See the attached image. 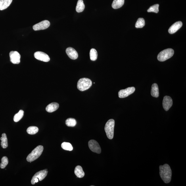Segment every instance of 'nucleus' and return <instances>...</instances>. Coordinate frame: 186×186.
<instances>
[{
  "label": "nucleus",
  "mask_w": 186,
  "mask_h": 186,
  "mask_svg": "<svg viewBox=\"0 0 186 186\" xmlns=\"http://www.w3.org/2000/svg\"><path fill=\"white\" fill-rule=\"evenodd\" d=\"M159 169L160 175L162 180L165 183H170L172 177V171L170 166L168 164L160 166Z\"/></svg>",
  "instance_id": "obj_1"
},
{
  "label": "nucleus",
  "mask_w": 186,
  "mask_h": 186,
  "mask_svg": "<svg viewBox=\"0 0 186 186\" xmlns=\"http://www.w3.org/2000/svg\"><path fill=\"white\" fill-rule=\"evenodd\" d=\"M43 150V146H37L27 157V161L31 162L37 159L42 153Z\"/></svg>",
  "instance_id": "obj_2"
},
{
  "label": "nucleus",
  "mask_w": 186,
  "mask_h": 186,
  "mask_svg": "<svg viewBox=\"0 0 186 186\" xmlns=\"http://www.w3.org/2000/svg\"><path fill=\"white\" fill-rule=\"evenodd\" d=\"M92 85V82L88 78H82L79 80L77 83V88L79 90L83 91L89 89Z\"/></svg>",
  "instance_id": "obj_3"
},
{
  "label": "nucleus",
  "mask_w": 186,
  "mask_h": 186,
  "mask_svg": "<svg viewBox=\"0 0 186 186\" xmlns=\"http://www.w3.org/2000/svg\"><path fill=\"white\" fill-rule=\"evenodd\" d=\"M174 54V50L172 49L168 48L165 49L160 52L158 54V59L160 62H164L172 57Z\"/></svg>",
  "instance_id": "obj_4"
},
{
  "label": "nucleus",
  "mask_w": 186,
  "mask_h": 186,
  "mask_svg": "<svg viewBox=\"0 0 186 186\" xmlns=\"http://www.w3.org/2000/svg\"><path fill=\"white\" fill-rule=\"evenodd\" d=\"M114 120L111 119L108 121L105 125L104 130L107 137L110 139H112L114 138Z\"/></svg>",
  "instance_id": "obj_5"
},
{
  "label": "nucleus",
  "mask_w": 186,
  "mask_h": 186,
  "mask_svg": "<svg viewBox=\"0 0 186 186\" xmlns=\"http://www.w3.org/2000/svg\"><path fill=\"white\" fill-rule=\"evenodd\" d=\"M135 91L134 87H128L125 89L121 90L118 93L119 97L121 98H126L132 94Z\"/></svg>",
  "instance_id": "obj_6"
},
{
  "label": "nucleus",
  "mask_w": 186,
  "mask_h": 186,
  "mask_svg": "<svg viewBox=\"0 0 186 186\" xmlns=\"http://www.w3.org/2000/svg\"><path fill=\"white\" fill-rule=\"evenodd\" d=\"M88 145L90 149L91 150V151L98 154L101 153V148L97 141L95 140H91L89 142Z\"/></svg>",
  "instance_id": "obj_7"
},
{
  "label": "nucleus",
  "mask_w": 186,
  "mask_h": 186,
  "mask_svg": "<svg viewBox=\"0 0 186 186\" xmlns=\"http://www.w3.org/2000/svg\"><path fill=\"white\" fill-rule=\"evenodd\" d=\"M50 22L47 20H45L34 25L33 26V30L35 31L44 30L48 28Z\"/></svg>",
  "instance_id": "obj_8"
},
{
  "label": "nucleus",
  "mask_w": 186,
  "mask_h": 186,
  "mask_svg": "<svg viewBox=\"0 0 186 186\" xmlns=\"http://www.w3.org/2000/svg\"><path fill=\"white\" fill-rule=\"evenodd\" d=\"M10 61L12 64H18L20 62L21 56L19 53L16 51H11L9 53Z\"/></svg>",
  "instance_id": "obj_9"
},
{
  "label": "nucleus",
  "mask_w": 186,
  "mask_h": 186,
  "mask_svg": "<svg viewBox=\"0 0 186 186\" xmlns=\"http://www.w3.org/2000/svg\"><path fill=\"white\" fill-rule=\"evenodd\" d=\"M34 55L35 59L41 61L48 62L50 60L49 56L43 52H36L35 53Z\"/></svg>",
  "instance_id": "obj_10"
},
{
  "label": "nucleus",
  "mask_w": 186,
  "mask_h": 186,
  "mask_svg": "<svg viewBox=\"0 0 186 186\" xmlns=\"http://www.w3.org/2000/svg\"><path fill=\"white\" fill-rule=\"evenodd\" d=\"M162 104L164 109L166 111L169 110L173 104L172 98L168 96H165L163 100Z\"/></svg>",
  "instance_id": "obj_11"
},
{
  "label": "nucleus",
  "mask_w": 186,
  "mask_h": 186,
  "mask_svg": "<svg viewBox=\"0 0 186 186\" xmlns=\"http://www.w3.org/2000/svg\"><path fill=\"white\" fill-rule=\"evenodd\" d=\"M66 53L68 57L72 59H76L78 57V53L72 48H68L66 50Z\"/></svg>",
  "instance_id": "obj_12"
},
{
  "label": "nucleus",
  "mask_w": 186,
  "mask_h": 186,
  "mask_svg": "<svg viewBox=\"0 0 186 186\" xmlns=\"http://www.w3.org/2000/svg\"><path fill=\"white\" fill-rule=\"evenodd\" d=\"M182 26V23L181 21L177 22L173 24L169 29L168 32L170 34H173L180 29Z\"/></svg>",
  "instance_id": "obj_13"
},
{
  "label": "nucleus",
  "mask_w": 186,
  "mask_h": 186,
  "mask_svg": "<svg viewBox=\"0 0 186 186\" xmlns=\"http://www.w3.org/2000/svg\"><path fill=\"white\" fill-rule=\"evenodd\" d=\"M48 172V171L47 169L39 171L38 172L35 173L31 179H33L35 178H37L39 179L40 181H42L47 176Z\"/></svg>",
  "instance_id": "obj_14"
},
{
  "label": "nucleus",
  "mask_w": 186,
  "mask_h": 186,
  "mask_svg": "<svg viewBox=\"0 0 186 186\" xmlns=\"http://www.w3.org/2000/svg\"><path fill=\"white\" fill-rule=\"evenodd\" d=\"M59 107V104L56 102H53L47 106L46 108V110L49 113L53 112L57 110Z\"/></svg>",
  "instance_id": "obj_15"
},
{
  "label": "nucleus",
  "mask_w": 186,
  "mask_h": 186,
  "mask_svg": "<svg viewBox=\"0 0 186 186\" xmlns=\"http://www.w3.org/2000/svg\"><path fill=\"white\" fill-rule=\"evenodd\" d=\"M12 0H0V10H5L10 5Z\"/></svg>",
  "instance_id": "obj_16"
},
{
  "label": "nucleus",
  "mask_w": 186,
  "mask_h": 186,
  "mask_svg": "<svg viewBox=\"0 0 186 186\" xmlns=\"http://www.w3.org/2000/svg\"><path fill=\"white\" fill-rule=\"evenodd\" d=\"M75 173L77 177L80 178L84 177L85 174L82 167L80 166H77L76 167L75 170Z\"/></svg>",
  "instance_id": "obj_17"
},
{
  "label": "nucleus",
  "mask_w": 186,
  "mask_h": 186,
  "mask_svg": "<svg viewBox=\"0 0 186 186\" xmlns=\"http://www.w3.org/2000/svg\"><path fill=\"white\" fill-rule=\"evenodd\" d=\"M151 95L153 97L157 98L159 96V89L157 84L154 83L152 85L151 88Z\"/></svg>",
  "instance_id": "obj_18"
},
{
  "label": "nucleus",
  "mask_w": 186,
  "mask_h": 186,
  "mask_svg": "<svg viewBox=\"0 0 186 186\" xmlns=\"http://www.w3.org/2000/svg\"><path fill=\"white\" fill-rule=\"evenodd\" d=\"M124 3V0H114L112 6L114 9H118L122 7Z\"/></svg>",
  "instance_id": "obj_19"
},
{
  "label": "nucleus",
  "mask_w": 186,
  "mask_h": 186,
  "mask_svg": "<svg viewBox=\"0 0 186 186\" xmlns=\"http://www.w3.org/2000/svg\"><path fill=\"white\" fill-rule=\"evenodd\" d=\"M1 145L4 149L7 148L8 146V140L7 136L5 133L2 134V137L1 138Z\"/></svg>",
  "instance_id": "obj_20"
},
{
  "label": "nucleus",
  "mask_w": 186,
  "mask_h": 186,
  "mask_svg": "<svg viewBox=\"0 0 186 186\" xmlns=\"http://www.w3.org/2000/svg\"><path fill=\"white\" fill-rule=\"evenodd\" d=\"M85 8V5L83 0H79L76 7V11L78 12H83Z\"/></svg>",
  "instance_id": "obj_21"
},
{
  "label": "nucleus",
  "mask_w": 186,
  "mask_h": 186,
  "mask_svg": "<svg viewBox=\"0 0 186 186\" xmlns=\"http://www.w3.org/2000/svg\"><path fill=\"white\" fill-rule=\"evenodd\" d=\"M24 111L22 110H20L18 113L15 114L14 116V120L15 122H18L20 121L23 117Z\"/></svg>",
  "instance_id": "obj_22"
},
{
  "label": "nucleus",
  "mask_w": 186,
  "mask_h": 186,
  "mask_svg": "<svg viewBox=\"0 0 186 186\" xmlns=\"http://www.w3.org/2000/svg\"><path fill=\"white\" fill-rule=\"evenodd\" d=\"M66 124L68 127H74L76 126L77 122L75 119L69 118L67 119L66 121Z\"/></svg>",
  "instance_id": "obj_23"
},
{
  "label": "nucleus",
  "mask_w": 186,
  "mask_h": 186,
  "mask_svg": "<svg viewBox=\"0 0 186 186\" xmlns=\"http://www.w3.org/2000/svg\"><path fill=\"white\" fill-rule=\"evenodd\" d=\"M38 127L35 126H31L27 129V132L29 134L33 135L37 133L38 131Z\"/></svg>",
  "instance_id": "obj_24"
},
{
  "label": "nucleus",
  "mask_w": 186,
  "mask_h": 186,
  "mask_svg": "<svg viewBox=\"0 0 186 186\" xmlns=\"http://www.w3.org/2000/svg\"><path fill=\"white\" fill-rule=\"evenodd\" d=\"M145 20L143 18H139L136 23L135 27L136 28H142L145 26Z\"/></svg>",
  "instance_id": "obj_25"
},
{
  "label": "nucleus",
  "mask_w": 186,
  "mask_h": 186,
  "mask_svg": "<svg viewBox=\"0 0 186 186\" xmlns=\"http://www.w3.org/2000/svg\"><path fill=\"white\" fill-rule=\"evenodd\" d=\"M90 59L92 61H95L97 59L98 53L97 51L95 49H92L90 53Z\"/></svg>",
  "instance_id": "obj_26"
},
{
  "label": "nucleus",
  "mask_w": 186,
  "mask_h": 186,
  "mask_svg": "<svg viewBox=\"0 0 186 186\" xmlns=\"http://www.w3.org/2000/svg\"><path fill=\"white\" fill-rule=\"evenodd\" d=\"M61 146L63 149L67 151H72L73 149L72 145L69 143L64 142L62 143Z\"/></svg>",
  "instance_id": "obj_27"
},
{
  "label": "nucleus",
  "mask_w": 186,
  "mask_h": 186,
  "mask_svg": "<svg viewBox=\"0 0 186 186\" xmlns=\"http://www.w3.org/2000/svg\"><path fill=\"white\" fill-rule=\"evenodd\" d=\"M159 4H155V5L151 6L149 9L147 10V12H153L156 13H158L159 11Z\"/></svg>",
  "instance_id": "obj_28"
},
{
  "label": "nucleus",
  "mask_w": 186,
  "mask_h": 186,
  "mask_svg": "<svg viewBox=\"0 0 186 186\" xmlns=\"http://www.w3.org/2000/svg\"><path fill=\"white\" fill-rule=\"evenodd\" d=\"M1 163L0 164V167L1 169H4L8 164V160L6 156H4L2 158Z\"/></svg>",
  "instance_id": "obj_29"
}]
</instances>
